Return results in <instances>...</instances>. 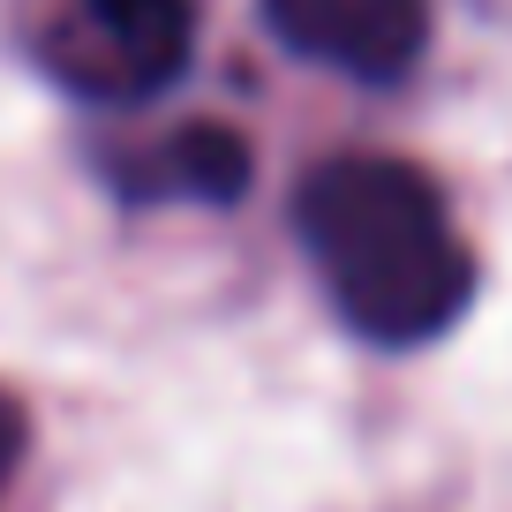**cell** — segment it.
Here are the masks:
<instances>
[{"label": "cell", "instance_id": "cell-1", "mask_svg": "<svg viewBox=\"0 0 512 512\" xmlns=\"http://www.w3.org/2000/svg\"><path fill=\"white\" fill-rule=\"evenodd\" d=\"M294 234L362 347H430L475 302V249L437 181L407 159L347 151L309 166L294 189Z\"/></svg>", "mask_w": 512, "mask_h": 512}, {"label": "cell", "instance_id": "cell-2", "mask_svg": "<svg viewBox=\"0 0 512 512\" xmlns=\"http://www.w3.org/2000/svg\"><path fill=\"white\" fill-rule=\"evenodd\" d=\"M196 0H68L38 31V68L83 106H144L189 76Z\"/></svg>", "mask_w": 512, "mask_h": 512}, {"label": "cell", "instance_id": "cell-3", "mask_svg": "<svg viewBox=\"0 0 512 512\" xmlns=\"http://www.w3.org/2000/svg\"><path fill=\"white\" fill-rule=\"evenodd\" d=\"M264 31L354 83H400L430 53V0H264Z\"/></svg>", "mask_w": 512, "mask_h": 512}, {"label": "cell", "instance_id": "cell-4", "mask_svg": "<svg viewBox=\"0 0 512 512\" xmlns=\"http://www.w3.org/2000/svg\"><path fill=\"white\" fill-rule=\"evenodd\" d=\"M249 189V136L241 128H181L174 144L136 159V196H181V204H234Z\"/></svg>", "mask_w": 512, "mask_h": 512}, {"label": "cell", "instance_id": "cell-5", "mask_svg": "<svg viewBox=\"0 0 512 512\" xmlns=\"http://www.w3.org/2000/svg\"><path fill=\"white\" fill-rule=\"evenodd\" d=\"M23 452H31V415H23V400H16V392H0V490L16 482Z\"/></svg>", "mask_w": 512, "mask_h": 512}]
</instances>
